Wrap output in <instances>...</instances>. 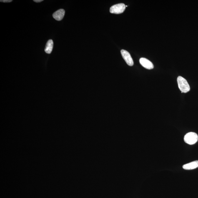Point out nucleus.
<instances>
[{
    "instance_id": "nucleus-6",
    "label": "nucleus",
    "mask_w": 198,
    "mask_h": 198,
    "mask_svg": "<svg viewBox=\"0 0 198 198\" xmlns=\"http://www.w3.org/2000/svg\"><path fill=\"white\" fill-rule=\"evenodd\" d=\"M65 11L63 9H60L53 13V16L55 19L57 21H61L64 18Z\"/></svg>"
},
{
    "instance_id": "nucleus-8",
    "label": "nucleus",
    "mask_w": 198,
    "mask_h": 198,
    "mask_svg": "<svg viewBox=\"0 0 198 198\" xmlns=\"http://www.w3.org/2000/svg\"><path fill=\"white\" fill-rule=\"evenodd\" d=\"M53 41L52 40L50 39L47 43L45 48V52L47 54H50L52 52L53 47Z\"/></svg>"
},
{
    "instance_id": "nucleus-1",
    "label": "nucleus",
    "mask_w": 198,
    "mask_h": 198,
    "mask_svg": "<svg viewBox=\"0 0 198 198\" xmlns=\"http://www.w3.org/2000/svg\"><path fill=\"white\" fill-rule=\"evenodd\" d=\"M177 83L179 88L181 92L186 93L190 90V87L186 80L182 76L177 78Z\"/></svg>"
},
{
    "instance_id": "nucleus-9",
    "label": "nucleus",
    "mask_w": 198,
    "mask_h": 198,
    "mask_svg": "<svg viewBox=\"0 0 198 198\" xmlns=\"http://www.w3.org/2000/svg\"><path fill=\"white\" fill-rule=\"evenodd\" d=\"M1 2L4 3H9L12 2V0H1Z\"/></svg>"
},
{
    "instance_id": "nucleus-3",
    "label": "nucleus",
    "mask_w": 198,
    "mask_h": 198,
    "mask_svg": "<svg viewBox=\"0 0 198 198\" xmlns=\"http://www.w3.org/2000/svg\"><path fill=\"white\" fill-rule=\"evenodd\" d=\"M126 8L125 5L123 3H119L111 6L110 9V12L112 14H121L124 12Z\"/></svg>"
},
{
    "instance_id": "nucleus-11",
    "label": "nucleus",
    "mask_w": 198,
    "mask_h": 198,
    "mask_svg": "<svg viewBox=\"0 0 198 198\" xmlns=\"http://www.w3.org/2000/svg\"><path fill=\"white\" fill-rule=\"evenodd\" d=\"M127 6H126V7H127Z\"/></svg>"
},
{
    "instance_id": "nucleus-5",
    "label": "nucleus",
    "mask_w": 198,
    "mask_h": 198,
    "mask_svg": "<svg viewBox=\"0 0 198 198\" xmlns=\"http://www.w3.org/2000/svg\"><path fill=\"white\" fill-rule=\"evenodd\" d=\"M139 62L141 65L146 69H152L154 68V65L153 63L146 58H141L139 59Z\"/></svg>"
},
{
    "instance_id": "nucleus-10",
    "label": "nucleus",
    "mask_w": 198,
    "mask_h": 198,
    "mask_svg": "<svg viewBox=\"0 0 198 198\" xmlns=\"http://www.w3.org/2000/svg\"><path fill=\"white\" fill-rule=\"evenodd\" d=\"M43 1V0H34V1L35 2H37V3H39V2H42Z\"/></svg>"
},
{
    "instance_id": "nucleus-2",
    "label": "nucleus",
    "mask_w": 198,
    "mask_h": 198,
    "mask_svg": "<svg viewBox=\"0 0 198 198\" xmlns=\"http://www.w3.org/2000/svg\"><path fill=\"white\" fill-rule=\"evenodd\" d=\"M184 140L186 143L192 145L197 142L198 136L197 134L195 133H189L184 136Z\"/></svg>"
},
{
    "instance_id": "nucleus-4",
    "label": "nucleus",
    "mask_w": 198,
    "mask_h": 198,
    "mask_svg": "<svg viewBox=\"0 0 198 198\" xmlns=\"http://www.w3.org/2000/svg\"><path fill=\"white\" fill-rule=\"evenodd\" d=\"M121 53L123 58L127 65L129 66H133L134 62L129 53L125 50H121Z\"/></svg>"
},
{
    "instance_id": "nucleus-7",
    "label": "nucleus",
    "mask_w": 198,
    "mask_h": 198,
    "mask_svg": "<svg viewBox=\"0 0 198 198\" xmlns=\"http://www.w3.org/2000/svg\"><path fill=\"white\" fill-rule=\"evenodd\" d=\"M198 167V160H196L184 165L183 168L186 170H191Z\"/></svg>"
}]
</instances>
